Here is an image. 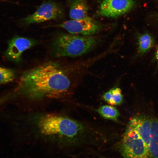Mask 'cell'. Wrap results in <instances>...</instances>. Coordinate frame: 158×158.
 <instances>
[{
    "instance_id": "cell-1",
    "label": "cell",
    "mask_w": 158,
    "mask_h": 158,
    "mask_svg": "<svg viewBox=\"0 0 158 158\" xmlns=\"http://www.w3.org/2000/svg\"><path fill=\"white\" fill-rule=\"evenodd\" d=\"M71 81L60 64L49 61L23 73L18 90L33 97H58L69 90Z\"/></svg>"
},
{
    "instance_id": "cell-2",
    "label": "cell",
    "mask_w": 158,
    "mask_h": 158,
    "mask_svg": "<svg viewBox=\"0 0 158 158\" xmlns=\"http://www.w3.org/2000/svg\"><path fill=\"white\" fill-rule=\"evenodd\" d=\"M40 132L47 136H57L73 138L85 136L91 129L76 120L57 115L42 117L38 122Z\"/></svg>"
},
{
    "instance_id": "cell-3",
    "label": "cell",
    "mask_w": 158,
    "mask_h": 158,
    "mask_svg": "<svg viewBox=\"0 0 158 158\" xmlns=\"http://www.w3.org/2000/svg\"><path fill=\"white\" fill-rule=\"evenodd\" d=\"M101 40L100 37L92 36L61 33L53 40L52 51L57 57L78 56L93 49Z\"/></svg>"
},
{
    "instance_id": "cell-4",
    "label": "cell",
    "mask_w": 158,
    "mask_h": 158,
    "mask_svg": "<svg viewBox=\"0 0 158 158\" xmlns=\"http://www.w3.org/2000/svg\"><path fill=\"white\" fill-rule=\"evenodd\" d=\"M120 150L125 158H151L148 147L136 130L129 124L123 133Z\"/></svg>"
},
{
    "instance_id": "cell-5",
    "label": "cell",
    "mask_w": 158,
    "mask_h": 158,
    "mask_svg": "<svg viewBox=\"0 0 158 158\" xmlns=\"http://www.w3.org/2000/svg\"><path fill=\"white\" fill-rule=\"evenodd\" d=\"M64 10L58 4L51 1L43 3L33 14L23 18L22 21L25 25L44 22L51 20L63 18Z\"/></svg>"
},
{
    "instance_id": "cell-6",
    "label": "cell",
    "mask_w": 158,
    "mask_h": 158,
    "mask_svg": "<svg viewBox=\"0 0 158 158\" xmlns=\"http://www.w3.org/2000/svg\"><path fill=\"white\" fill-rule=\"evenodd\" d=\"M53 26L63 28L71 34L85 36H92L103 28L100 23L89 16L80 20L72 19Z\"/></svg>"
},
{
    "instance_id": "cell-7",
    "label": "cell",
    "mask_w": 158,
    "mask_h": 158,
    "mask_svg": "<svg viewBox=\"0 0 158 158\" xmlns=\"http://www.w3.org/2000/svg\"><path fill=\"white\" fill-rule=\"evenodd\" d=\"M134 5L133 0H102L98 13L102 16L116 18L130 11Z\"/></svg>"
},
{
    "instance_id": "cell-8",
    "label": "cell",
    "mask_w": 158,
    "mask_h": 158,
    "mask_svg": "<svg viewBox=\"0 0 158 158\" xmlns=\"http://www.w3.org/2000/svg\"><path fill=\"white\" fill-rule=\"evenodd\" d=\"M37 44L35 40L29 38L16 36L8 42V47L5 54L6 56L15 62H19L23 53Z\"/></svg>"
},
{
    "instance_id": "cell-9",
    "label": "cell",
    "mask_w": 158,
    "mask_h": 158,
    "mask_svg": "<svg viewBox=\"0 0 158 158\" xmlns=\"http://www.w3.org/2000/svg\"><path fill=\"white\" fill-rule=\"evenodd\" d=\"M151 123V118L141 115L133 118L128 123L136 130L148 147L150 138Z\"/></svg>"
},
{
    "instance_id": "cell-10",
    "label": "cell",
    "mask_w": 158,
    "mask_h": 158,
    "mask_svg": "<svg viewBox=\"0 0 158 158\" xmlns=\"http://www.w3.org/2000/svg\"><path fill=\"white\" fill-rule=\"evenodd\" d=\"M69 16L73 20H80L87 16L88 6L85 0H70Z\"/></svg>"
},
{
    "instance_id": "cell-11",
    "label": "cell",
    "mask_w": 158,
    "mask_h": 158,
    "mask_svg": "<svg viewBox=\"0 0 158 158\" xmlns=\"http://www.w3.org/2000/svg\"><path fill=\"white\" fill-rule=\"evenodd\" d=\"M136 38L138 48L135 57L138 58L148 52L154 46L155 41L153 37L148 33L138 34Z\"/></svg>"
},
{
    "instance_id": "cell-12",
    "label": "cell",
    "mask_w": 158,
    "mask_h": 158,
    "mask_svg": "<svg viewBox=\"0 0 158 158\" xmlns=\"http://www.w3.org/2000/svg\"><path fill=\"white\" fill-rule=\"evenodd\" d=\"M148 148L151 157L158 158V118H151L150 138Z\"/></svg>"
},
{
    "instance_id": "cell-13",
    "label": "cell",
    "mask_w": 158,
    "mask_h": 158,
    "mask_svg": "<svg viewBox=\"0 0 158 158\" xmlns=\"http://www.w3.org/2000/svg\"><path fill=\"white\" fill-rule=\"evenodd\" d=\"M102 98L104 101L113 106L120 105L123 100L121 90L118 87L111 89L102 95Z\"/></svg>"
},
{
    "instance_id": "cell-14",
    "label": "cell",
    "mask_w": 158,
    "mask_h": 158,
    "mask_svg": "<svg viewBox=\"0 0 158 158\" xmlns=\"http://www.w3.org/2000/svg\"><path fill=\"white\" fill-rule=\"evenodd\" d=\"M97 111L104 118L114 121H117L120 116L118 110L110 105L101 106L97 109Z\"/></svg>"
},
{
    "instance_id": "cell-15",
    "label": "cell",
    "mask_w": 158,
    "mask_h": 158,
    "mask_svg": "<svg viewBox=\"0 0 158 158\" xmlns=\"http://www.w3.org/2000/svg\"><path fill=\"white\" fill-rule=\"evenodd\" d=\"M15 76V72L13 69L0 67V84L13 81Z\"/></svg>"
},
{
    "instance_id": "cell-16",
    "label": "cell",
    "mask_w": 158,
    "mask_h": 158,
    "mask_svg": "<svg viewBox=\"0 0 158 158\" xmlns=\"http://www.w3.org/2000/svg\"><path fill=\"white\" fill-rule=\"evenodd\" d=\"M153 61H155L158 64V45L154 53Z\"/></svg>"
},
{
    "instance_id": "cell-17",
    "label": "cell",
    "mask_w": 158,
    "mask_h": 158,
    "mask_svg": "<svg viewBox=\"0 0 158 158\" xmlns=\"http://www.w3.org/2000/svg\"><path fill=\"white\" fill-rule=\"evenodd\" d=\"M156 17L157 19H158V14H156Z\"/></svg>"
}]
</instances>
